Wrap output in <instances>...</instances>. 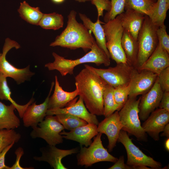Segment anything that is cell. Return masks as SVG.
<instances>
[{
	"label": "cell",
	"mask_w": 169,
	"mask_h": 169,
	"mask_svg": "<svg viewBox=\"0 0 169 169\" xmlns=\"http://www.w3.org/2000/svg\"><path fill=\"white\" fill-rule=\"evenodd\" d=\"M79 96L91 113L104 114L103 95L107 84L99 75L84 67L75 77Z\"/></svg>",
	"instance_id": "obj_1"
},
{
	"label": "cell",
	"mask_w": 169,
	"mask_h": 169,
	"mask_svg": "<svg viewBox=\"0 0 169 169\" xmlns=\"http://www.w3.org/2000/svg\"><path fill=\"white\" fill-rule=\"evenodd\" d=\"M76 12L71 10L68 16L67 25L50 46H60L70 49L81 48L85 52L91 49L95 40L90 31L76 20Z\"/></svg>",
	"instance_id": "obj_2"
},
{
	"label": "cell",
	"mask_w": 169,
	"mask_h": 169,
	"mask_svg": "<svg viewBox=\"0 0 169 169\" xmlns=\"http://www.w3.org/2000/svg\"><path fill=\"white\" fill-rule=\"evenodd\" d=\"M54 58L53 62L45 65L49 70H57L63 76L69 74H73L74 68L81 64L91 63L99 66L104 64L108 66L110 64V59L105 52L98 46L95 41L90 51L81 58L73 60L68 59L55 52L52 53Z\"/></svg>",
	"instance_id": "obj_3"
},
{
	"label": "cell",
	"mask_w": 169,
	"mask_h": 169,
	"mask_svg": "<svg viewBox=\"0 0 169 169\" xmlns=\"http://www.w3.org/2000/svg\"><path fill=\"white\" fill-rule=\"evenodd\" d=\"M141 97L128 98L126 103L118 111L123 130L135 136L140 141L146 142L147 135L144 131L139 116L138 105Z\"/></svg>",
	"instance_id": "obj_4"
},
{
	"label": "cell",
	"mask_w": 169,
	"mask_h": 169,
	"mask_svg": "<svg viewBox=\"0 0 169 169\" xmlns=\"http://www.w3.org/2000/svg\"><path fill=\"white\" fill-rule=\"evenodd\" d=\"M105 33L106 44L110 58L116 64L127 63L122 48L121 40L124 31L120 14L102 25Z\"/></svg>",
	"instance_id": "obj_5"
},
{
	"label": "cell",
	"mask_w": 169,
	"mask_h": 169,
	"mask_svg": "<svg viewBox=\"0 0 169 169\" xmlns=\"http://www.w3.org/2000/svg\"><path fill=\"white\" fill-rule=\"evenodd\" d=\"M158 28L152 23L147 15H145L137 37V69L146 61L156 48L159 42L156 34Z\"/></svg>",
	"instance_id": "obj_6"
},
{
	"label": "cell",
	"mask_w": 169,
	"mask_h": 169,
	"mask_svg": "<svg viewBox=\"0 0 169 169\" xmlns=\"http://www.w3.org/2000/svg\"><path fill=\"white\" fill-rule=\"evenodd\" d=\"M84 67L95 72L114 88L128 85L137 69L127 63L117 64L107 69L95 68L88 64Z\"/></svg>",
	"instance_id": "obj_7"
},
{
	"label": "cell",
	"mask_w": 169,
	"mask_h": 169,
	"mask_svg": "<svg viewBox=\"0 0 169 169\" xmlns=\"http://www.w3.org/2000/svg\"><path fill=\"white\" fill-rule=\"evenodd\" d=\"M102 133L99 132L88 147L81 146L77 156V165L88 167L101 161L115 163L118 160L110 154L103 146L101 140Z\"/></svg>",
	"instance_id": "obj_8"
},
{
	"label": "cell",
	"mask_w": 169,
	"mask_h": 169,
	"mask_svg": "<svg viewBox=\"0 0 169 169\" xmlns=\"http://www.w3.org/2000/svg\"><path fill=\"white\" fill-rule=\"evenodd\" d=\"M117 142L121 143L125 147L127 154L126 164L132 169L137 166H149L152 169L161 168V163L145 154L133 143L126 131H120Z\"/></svg>",
	"instance_id": "obj_9"
},
{
	"label": "cell",
	"mask_w": 169,
	"mask_h": 169,
	"mask_svg": "<svg viewBox=\"0 0 169 169\" xmlns=\"http://www.w3.org/2000/svg\"><path fill=\"white\" fill-rule=\"evenodd\" d=\"M20 44L16 41L9 38H6L0 56V72L7 78L13 79L18 84L28 80L34 74V73L30 70V65L23 69L18 68L11 64L6 59L8 52L13 48H20Z\"/></svg>",
	"instance_id": "obj_10"
},
{
	"label": "cell",
	"mask_w": 169,
	"mask_h": 169,
	"mask_svg": "<svg viewBox=\"0 0 169 169\" xmlns=\"http://www.w3.org/2000/svg\"><path fill=\"white\" fill-rule=\"evenodd\" d=\"M32 129L30 133L32 138H42L52 146L63 142V138L60 133L64 129L54 115H47L44 120Z\"/></svg>",
	"instance_id": "obj_11"
},
{
	"label": "cell",
	"mask_w": 169,
	"mask_h": 169,
	"mask_svg": "<svg viewBox=\"0 0 169 169\" xmlns=\"http://www.w3.org/2000/svg\"><path fill=\"white\" fill-rule=\"evenodd\" d=\"M163 92L157 78L150 90L141 97L138 105L140 120L145 121L152 112L158 107Z\"/></svg>",
	"instance_id": "obj_12"
},
{
	"label": "cell",
	"mask_w": 169,
	"mask_h": 169,
	"mask_svg": "<svg viewBox=\"0 0 169 169\" xmlns=\"http://www.w3.org/2000/svg\"><path fill=\"white\" fill-rule=\"evenodd\" d=\"M169 122V111L157 108L152 112L141 125L144 131L155 141L159 139V133Z\"/></svg>",
	"instance_id": "obj_13"
},
{
	"label": "cell",
	"mask_w": 169,
	"mask_h": 169,
	"mask_svg": "<svg viewBox=\"0 0 169 169\" xmlns=\"http://www.w3.org/2000/svg\"><path fill=\"white\" fill-rule=\"evenodd\" d=\"M157 77L156 74L150 71L137 69L129 83L128 98L136 97L147 92L153 86Z\"/></svg>",
	"instance_id": "obj_14"
},
{
	"label": "cell",
	"mask_w": 169,
	"mask_h": 169,
	"mask_svg": "<svg viewBox=\"0 0 169 169\" xmlns=\"http://www.w3.org/2000/svg\"><path fill=\"white\" fill-rule=\"evenodd\" d=\"M41 153L40 156H35L33 159L38 161H45L54 169H67L62 162V159L69 155L79 152L78 148L70 150H63L57 148L55 146L48 144L40 148Z\"/></svg>",
	"instance_id": "obj_15"
},
{
	"label": "cell",
	"mask_w": 169,
	"mask_h": 169,
	"mask_svg": "<svg viewBox=\"0 0 169 169\" xmlns=\"http://www.w3.org/2000/svg\"><path fill=\"white\" fill-rule=\"evenodd\" d=\"M123 127L120 120L119 112L117 110L105 117L97 125L98 132L105 134L108 137L109 152H111L115 146L120 132Z\"/></svg>",
	"instance_id": "obj_16"
},
{
	"label": "cell",
	"mask_w": 169,
	"mask_h": 169,
	"mask_svg": "<svg viewBox=\"0 0 169 169\" xmlns=\"http://www.w3.org/2000/svg\"><path fill=\"white\" fill-rule=\"evenodd\" d=\"M54 85V82H52L49 94L43 103L37 105L34 101L27 107L22 118L25 127L32 128L36 127L43 120L46 116L49 99Z\"/></svg>",
	"instance_id": "obj_17"
},
{
	"label": "cell",
	"mask_w": 169,
	"mask_h": 169,
	"mask_svg": "<svg viewBox=\"0 0 169 169\" xmlns=\"http://www.w3.org/2000/svg\"><path fill=\"white\" fill-rule=\"evenodd\" d=\"M65 107L54 110H48L47 115H55L59 114H69L79 117L88 123L98 125L99 122L96 115L91 113L86 107L84 101L79 96L77 101H74Z\"/></svg>",
	"instance_id": "obj_18"
},
{
	"label": "cell",
	"mask_w": 169,
	"mask_h": 169,
	"mask_svg": "<svg viewBox=\"0 0 169 169\" xmlns=\"http://www.w3.org/2000/svg\"><path fill=\"white\" fill-rule=\"evenodd\" d=\"M169 54L158 42L152 54L137 69L148 70L158 75L163 70L169 67Z\"/></svg>",
	"instance_id": "obj_19"
},
{
	"label": "cell",
	"mask_w": 169,
	"mask_h": 169,
	"mask_svg": "<svg viewBox=\"0 0 169 169\" xmlns=\"http://www.w3.org/2000/svg\"><path fill=\"white\" fill-rule=\"evenodd\" d=\"M97 125L91 123L74 129L69 132L63 130L60 133L63 138L76 141L80 145L88 147L92 142V139L98 133Z\"/></svg>",
	"instance_id": "obj_20"
},
{
	"label": "cell",
	"mask_w": 169,
	"mask_h": 169,
	"mask_svg": "<svg viewBox=\"0 0 169 169\" xmlns=\"http://www.w3.org/2000/svg\"><path fill=\"white\" fill-rule=\"evenodd\" d=\"M54 89L52 95L49 97L48 110H54L64 107L79 95L76 88L73 91L69 92L63 90L60 86L57 76H55Z\"/></svg>",
	"instance_id": "obj_21"
},
{
	"label": "cell",
	"mask_w": 169,
	"mask_h": 169,
	"mask_svg": "<svg viewBox=\"0 0 169 169\" xmlns=\"http://www.w3.org/2000/svg\"><path fill=\"white\" fill-rule=\"evenodd\" d=\"M122 26L128 31L133 38L137 40L139 32L141 28L146 15L132 9L126 10L120 14Z\"/></svg>",
	"instance_id": "obj_22"
},
{
	"label": "cell",
	"mask_w": 169,
	"mask_h": 169,
	"mask_svg": "<svg viewBox=\"0 0 169 169\" xmlns=\"http://www.w3.org/2000/svg\"><path fill=\"white\" fill-rule=\"evenodd\" d=\"M79 15L83 25L87 29L92 32L94 35L97 45L110 58V55L106 46L104 29L101 25V23H105L102 22L99 19H97L96 21L94 23L85 14L79 13Z\"/></svg>",
	"instance_id": "obj_23"
},
{
	"label": "cell",
	"mask_w": 169,
	"mask_h": 169,
	"mask_svg": "<svg viewBox=\"0 0 169 169\" xmlns=\"http://www.w3.org/2000/svg\"><path fill=\"white\" fill-rule=\"evenodd\" d=\"M15 109L12 104L6 105L0 101V130L14 129L20 126L19 119L14 112Z\"/></svg>",
	"instance_id": "obj_24"
},
{
	"label": "cell",
	"mask_w": 169,
	"mask_h": 169,
	"mask_svg": "<svg viewBox=\"0 0 169 169\" xmlns=\"http://www.w3.org/2000/svg\"><path fill=\"white\" fill-rule=\"evenodd\" d=\"M121 45L127 63L136 68L138 51L137 40L125 29L122 38Z\"/></svg>",
	"instance_id": "obj_25"
},
{
	"label": "cell",
	"mask_w": 169,
	"mask_h": 169,
	"mask_svg": "<svg viewBox=\"0 0 169 169\" xmlns=\"http://www.w3.org/2000/svg\"><path fill=\"white\" fill-rule=\"evenodd\" d=\"M6 78L7 77L0 72V100L9 101L18 111L20 117L22 118L27 107L34 101L33 95L26 104L24 105L18 104L11 97V92L8 85Z\"/></svg>",
	"instance_id": "obj_26"
},
{
	"label": "cell",
	"mask_w": 169,
	"mask_h": 169,
	"mask_svg": "<svg viewBox=\"0 0 169 169\" xmlns=\"http://www.w3.org/2000/svg\"><path fill=\"white\" fill-rule=\"evenodd\" d=\"M169 8V0H157L147 16L152 23L159 27L164 25L166 13Z\"/></svg>",
	"instance_id": "obj_27"
},
{
	"label": "cell",
	"mask_w": 169,
	"mask_h": 169,
	"mask_svg": "<svg viewBox=\"0 0 169 169\" xmlns=\"http://www.w3.org/2000/svg\"><path fill=\"white\" fill-rule=\"evenodd\" d=\"M20 17L27 22L38 25L44 13L38 7L30 6L25 1L21 3L18 10Z\"/></svg>",
	"instance_id": "obj_28"
},
{
	"label": "cell",
	"mask_w": 169,
	"mask_h": 169,
	"mask_svg": "<svg viewBox=\"0 0 169 169\" xmlns=\"http://www.w3.org/2000/svg\"><path fill=\"white\" fill-rule=\"evenodd\" d=\"M63 25V16L61 14L54 12L44 13L38 25L44 29L56 30L62 28Z\"/></svg>",
	"instance_id": "obj_29"
},
{
	"label": "cell",
	"mask_w": 169,
	"mask_h": 169,
	"mask_svg": "<svg viewBox=\"0 0 169 169\" xmlns=\"http://www.w3.org/2000/svg\"><path fill=\"white\" fill-rule=\"evenodd\" d=\"M114 88L107 84L103 95L104 114L107 117L111 115L116 111H119L118 106L116 103L113 95Z\"/></svg>",
	"instance_id": "obj_30"
},
{
	"label": "cell",
	"mask_w": 169,
	"mask_h": 169,
	"mask_svg": "<svg viewBox=\"0 0 169 169\" xmlns=\"http://www.w3.org/2000/svg\"><path fill=\"white\" fill-rule=\"evenodd\" d=\"M157 0H126L125 9H133L148 16Z\"/></svg>",
	"instance_id": "obj_31"
},
{
	"label": "cell",
	"mask_w": 169,
	"mask_h": 169,
	"mask_svg": "<svg viewBox=\"0 0 169 169\" xmlns=\"http://www.w3.org/2000/svg\"><path fill=\"white\" fill-rule=\"evenodd\" d=\"M55 116L64 129L70 131L78 127L85 125L88 123L84 120L69 114H57Z\"/></svg>",
	"instance_id": "obj_32"
},
{
	"label": "cell",
	"mask_w": 169,
	"mask_h": 169,
	"mask_svg": "<svg viewBox=\"0 0 169 169\" xmlns=\"http://www.w3.org/2000/svg\"><path fill=\"white\" fill-rule=\"evenodd\" d=\"M21 135L14 129L0 130V152L13 142H18Z\"/></svg>",
	"instance_id": "obj_33"
},
{
	"label": "cell",
	"mask_w": 169,
	"mask_h": 169,
	"mask_svg": "<svg viewBox=\"0 0 169 169\" xmlns=\"http://www.w3.org/2000/svg\"><path fill=\"white\" fill-rule=\"evenodd\" d=\"M126 0H110L111 8L107 12L104 18L105 23L114 19L117 16L124 12Z\"/></svg>",
	"instance_id": "obj_34"
},
{
	"label": "cell",
	"mask_w": 169,
	"mask_h": 169,
	"mask_svg": "<svg viewBox=\"0 0 169 169\" xmlns=\"http://www.w3.org/2000/svg\"><path fill=\"white\" fill-rule=\"evenodd\" d=\"M130 90L129 84L127 85L114 88V97L115 101L118 106L119 111L127 101Z\"/></svg>",
	"instance_id": "obj_35"
},
{
	"label": "cell",
	"mask_w": 169,
	"mask_h": 169,
	"mask_svg": "<svg viewBox=\"0 0 169 169\" xmlns=\"http://www.w3.org/2000/svg\"><path fill=\"white\" fill-rule=\"evenodd\" d=\"M156 34L159 43L169 54V36L167 33L165 25L158 28Z\"/></svg>",
	"instance_id": "obj_36"
},
{
	"label": "cell",
	"mask_w": 169,
	"mask_h": 169,
	"mask_svg": "<svg viewBox=\"0 0 169 169\" xmlns=\"http://www.w3.org/2000/svg\"><path fill=\"white\" fill-rule=\"evenodd\" d=\"M91 3L95 5L97 8L98 13L97 19L103 16L104 10L108 12L111 8V1L110 0H91Z\"/></svg>",
	"instance_id": "obj_37"
},
{
	"label": "cell",
	"mask_w": 169,
	"mask_h": 169,
	"mask_svg": "<svg viewBox=\"0 0 169 169\" xmlns=\"http://www.w3.org/2000/svg\"><path fill=\"white\" fill-rule=\"evenodd\" d=\"M157 80L163 91H169V67L159 74L158 75Z\"/></svg>",
	"instance_id": "obj_38"
},
{
	"label": "cell",
	"mask_w": 169,
	"mask_h": 169,
	"mask_svg": "<svg viewBox=\"0 0 169 169\" xmlns=\"http://www.w3.org/2000/svg\"><path fill=\"white\" fill-rule=\"evenodd\" d=\"M24 153V150L21 147H18L15 151V154L16 158L14 164L11 166L10 167L9 169H32L33 167H23L21 166L20 164V159Z\"/></svg>",
	"instance_id": "obj_39"
},
{
	"label": "cell",
	"mask_w": 169,
	"mask_h": 169,
	"mask_svg": "<svg viewBox=\"0 0 169 169\" xmlns=\"http://www.w3.org/2000/svg\"><path fill=\"white\" fill-rule=\"evenodd\" d=\"M13 142L10 145L6 147L0 152V169H9L10 167L5 164V155L15 143Z\"/></svg>",
	"instance_id": "obj_40"
},
{
	"label": "cell",
	"mask_w": 169,
	"mask_h": 169,
	"mask_svg": "<svg viewBox=\"0 0 169 169\" xmlns=\"http://www.w3.org/2000/svg\"><path fill=\"white\" fill-rule=\"evenodd\" d=\"M108 169H131V167L124 163L123 156H120L115 164Z\"/></svg>",
	"instance_id": "obj_41"
},
{
	"label": "cell",
	"mask_w": 169,
	"mask_h": 169,
	"mask_svg": "<svg viewBox=\"0 0 169 169\" xmlns=\"http://www.w3.org/2000/svg\"><path fill=\"white\" fill-rule=\"evenodd\" d=\"M158 107L169 111V91L163 92Z\"/></svg>",
	"instance_id": "obj_42"
},
{
	"label": "cell",
	"mask_w": 169,
	"mask_h": 169,
	"mask_svg": "<svg viewBox=\"0 0 169 169\" xmlns=\"http://www.w3.org/2000/svg\"><path fill=\"white\" fill-rule=\"evenodd\" d=\"M163 133L161 134V136H166L167 138H169V124H167L164 127Z\"/></svg>",
	"instance_id": "obj_43"
},
{
	"label": "cell",
	"mask_w": 169,
	"mask_h": 169,
	"mask_svg": "<svg viewBox=\"0 0 169 169\" xmlns=\"http://www.w3.org/2000/svg\"><path fill=\"white\" fill-rule=\"evenodd\" d=\"M165 147L166 149L169 151V138H167L165 143Z\"/></svg>",
	"instance_id": "obj_44"
},
{
	"label": "cell",
	"mask_w": 169,
	"mask_h": 169,
	"mask_svg": "<svg viewBox=\"0 0 169 169\" xmlns=\"http://www.w3.org/2000/svg\"><path fill=\"white\" fill-rule=\"evenodd\" d=\"M52 1L55 3L59 4L63 3L65 0H51Z\"/></svg>",
	"instance_id": "obj_45"
},
{
	"label": "cell",
	"mask_w": 169,
	"mask_h": 169,
	"mask_svg": "<svg viewBox=\"0 0 169 169\" xmlns=\"http://www.w3.org/2000/svg\"><path fill=\"white\" fill-rule=\"evenodd\" d=\"M75 1L80 3H84L86 1H91V0H75Z\"/></svg>",
	"instance_id": "obj_46"
},
{
	"label": "cell",
	"mask_w": 169,
	"mask_h": 169,
	"mask_svg": "<svg viewBox=\"0 0 169 169\" xmlns=\"http://www.w3.org/2000/svg\"><path fill=\"white\" fill-rule=\"evenodd\" d=\"M1 54H2V53H0V56H1Z\"/></svg>",
	"instance_id": "obj_47"
}]
</instances>
